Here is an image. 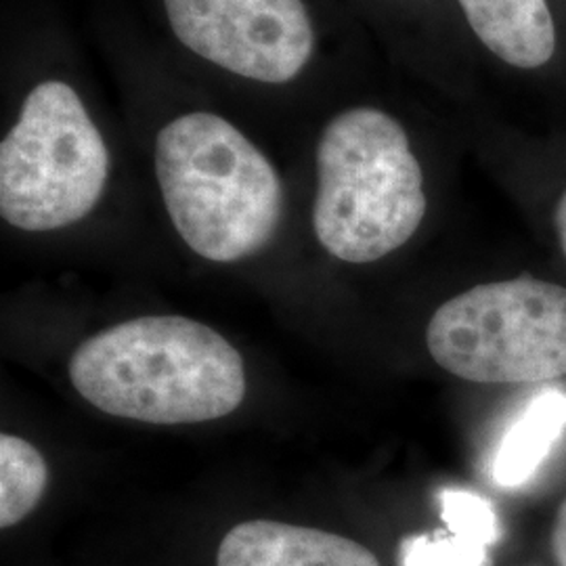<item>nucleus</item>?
<instances>
[{
	"instance_id": "nucleus-12",
	"label": "nucleus",
	"mask_w": 566,
	"mask_h": 566,
	"mask_svg": "<svg viewBox=\"0 0 566 566\" xmlns=\"http://www.w3.org/2000/svg\"><path fill=\"white\" fill-rule=\"evenodd\" d=\"M441 518L449 528H458L479 537L486 546H495L502 537V523L493 504L465 489H446L439 495Z\"/></svg>"
},
{
	"instance_id": "nucleus-1",
	"label": "nucleus",
	"mask_w": 566,
	"mask_h": 566,
	"mask_svg": "<svg viewBox=\"0 0 566 566\" xmlns=\"http://www.w3.org/2000/svg\"><path fill=\"white\" fill-rule=\"evenodd\" d=\"M70 380L103 413L147 424H198L233 413L245 397L242 355L212 327L139 317L91 336Z\"/></svg>"
},
{
	"instance_id": "nucleus-2",
	"label": "nucleus",
	"mask_w": 566,
	"mask_h": 566,
	"mask_svg": "<svg viewBox=\"0 0 566 566\" xmlns=\"http://www.w3.org/2000/svg\"><path fill=\"white\" fill-rule=\"evenodd\" d=\"M154 164L170 221L206 261L238 263L277 233L280 175L233 122L214 112H187L166 122Z\"/></svg>"
},
{
	"instance_id": "nucleus-6",
	"label": "nucleus",
	"mask_w": 566,
	"mask_h": 566,
	"mask_svg": "<svg viewBox=\"0 0 566 566\" xmlns=\"http://www.w3.org/2000/svg\"><path fill=\"white\" fill-rule=\"evenodd\" d=\"M172 34L193 55L245 81H296L315 55L304 0H163Z\"/></svg>"
},
{
	"instance_id": "nucleus-11",
	"label": "nucleus",
	"mask_w": 566,
	"mask_h": 566,
	"mask_svg": "<svg viewBox=\"0 0 566 566\" xmlns=\"http://www.w3.org/2000/svg\"><path fill=\"white\" fill-rule=\"evenodd\" d=\"M489 547L470 533L446 526L405 537L399 556L401 566H489Z\"/></svg>"
},
{
	"instance_id": "nucleus-8",
	"label": "nucleus",
	"mask_w": 566,
	"mask_h": 566,
	"mask_svg": "<svg viewBox=\"0 0 566 566\" xmlns=\"http://www.w3.org/2000/svg\"><path fill=\"white\" fill-rule=\"evenodd\" d=\"M486 49L521 70L546 65L556 51V25L546 0H458Z\"/></svg>"
},
{
	"instance_id": "nucleus-7",
	"label": "nucleus",
	"mask_w": 566,
	"mask_h": 566,
	"mask_svg": "<svg viewBox=\"0 0 566 566\" xmlns=\"http://www.w3.org/2000/svg\"><path fill=\"white\" fill-rule=\"evenodd\" d=\"M217 566H380L367 547L319 528L248 521L224 535Z\"/></svg>"
},
{
	"instance_id": "nucleus-10",
	"label": "nucleus",
	"mask_w": 566,
	"mask_h": 566,
	"mask_svg": "<svg viewBox=\"0 0 566 566\" xmlns=\"http://www.w3.org/2000/svg\"><path fill=\"white\" fill-rule=\"evenodd\" d=\"M49 468L41 451L15 434L0 437V526L21 523L44 495Z\"/></svg>"
},
{
	"instance_id": "nucleus-3",
	"label": "nucleus",
	"mask_w": 566,
	"mask_h": 566,
	"mask_svg": "<svg viewBox=\"0 0 566 566\" xmlns=\"http://www.w3.org/2000/svg\"><path fill=\"white\" fill-rule=\"evenodd\" d=\"M313 229L338 261L376 263L424 221V172L403 124L371 105L327 122L315 151Z\"/></svg>"
},
{
	"instance_id": "nucleus-5",
	"label": "nucleus",
	"mask_w": 566,
	"mask_h": 566,
	"mask_svg": "<svg viewBox=\"0 0 566 566\" xmlns=\"http://www.w3.org/2000/svg\"><path fill=\"white\" fill-rule=\"evenodd\" d=\"M432 359L476 385H542L566 376V287L535 277L483 283L437 308Z\"/></svg>"
},
{
	"instance_id": "nucleus-4",
	"label": "nucleus",
	"mask_w": 566,
	"mask_h": 566,
	"mask_svg": "<svg viewBox=\"0 0 566 566\" xmlns=\"http://www.w3.org/2000/svg\"><path fill=\"white\" fill-rule=\"evenodd\" d=\"M109 149L78 91L42 81L0 143V214L28 233L78 223L102 200Z\"/></svg>"
},
{
	"instance_id": "nucleus-9",
	"label": "nucleus",
	"mask_w": 566,
	"mask_h": 566,
	"mask_svg": "<svg viewBox=\"0 0 566 566\" xmlns=\"http://www.w3.org/2000/svg\"><path fill=\"white\" fill-rule=\"evenodd\" d=\"M566 430V392H537L502 437L493 460V483L506 491L525 486Z\"/></svg>"
},
{
	"instance_id": "nucleus-14",
	"label": "nucleus",
	"mask_w": 566,
	"mask_h": 566,
	"mask_svg": "<svg viewBox=\"0 0 566 566\" xmlns=\"http://www.w3.org/2000/svg\"><path fill=\"white\" fill-rule=\"evenodd\" d=\"M554 223H556V233H558V242L566 256V191L560 198V202L556 206V214H554Z\"/></svg>"
},
{
	"instance_id": "nucleus-13",
	"label": "nucleus",
	"mask_w": 566,
	"mask_h": 566,
	"mask_svg": "<svg viewBox=\"0 0 566 566\" xmlns=\"http://www.w3.org/2000/svg\"><path fill=\"white\" fill-rule=\"evenodd\" d=\"M552 554L556 566H566V500L558 507L552 526Z\"/></svg>"
}]
</instances>
